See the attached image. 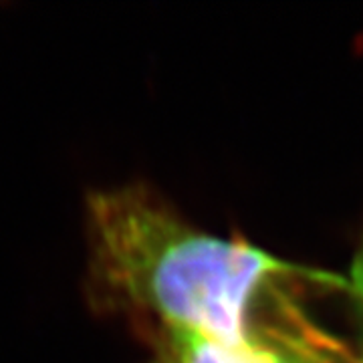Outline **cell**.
Wrapping results in <instances>:
<instances>
[{
	"label": "cell",
	"instance_id": "cell-1",
	"mask_svg": "<svg viewBox=\"0 0 363 363\" xmlns=\"http://www.w3.org/2000/svg\"><path fill=\"white\" fill-rule=\"evenodd\" d=\"M85 234L91 311L123 319L142 337L184 329L245 363H283L255 335L252 311L267 286L301 269L196 228L143 184L91 192Z\"/></svg>",
	"mask_w": 363,
	"mask_h": 363
},
{
	"label": "cell",
	"instance_id": "cell-2",
	"mask_svg": "<svg viewBox=\"0 0 363 363\" xmlns=\"http://www.w3.org/2000/svg\"><path fill=\"white\" fill-rule=\"evenodd\" d=\"M143 339L152 350L150 363H245L233 351L184 329H157Z\"/></svg>",
	"mask_w": 363,
	"mask_h": 363
},
{
	"label": "cell",
	"instance_id": "cell-3",
	"mask_svg": "<svg viewBox=\"0 0 363 363\" xmlns=\"http://www.w3.org/2000/svg\"><path fill=\"white\" fill-rule=\"evenodd\" d=\"M351 285L363 303V238L357 247L355 257H353V262H351Z\"/></svg>",
	"mask_w": 363,
	"mask_h": 363
}]
</instances>
